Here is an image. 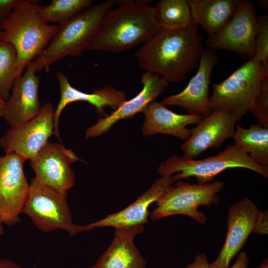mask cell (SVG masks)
<instances>
[{
    "instance_id": "1",
    "label": "cell",
    "mask_w": 268,
    "mask_h": 268,
    "mask_svg": "<svg viewBox=\"0 0 268 268\" xmlns=\"http://www.w3.org/2000/svg\"><path fill=\"white\" fill-rule=\"evenodd\" d=\"M203 50L198 25L160 27L135 53L139 67L168 82H179L199 65Z\"/></svg>"
},
{
    "instance_id": "2",
    "label": "cell",
    "mask_w": 268,
    "mask_h": 268,
    "mask_svg": "<svg viewBox=\"0 0 268 268\" xmlns=\"http://www.w3.org/2000/svg\"><path fill=\"white\" fill-rule=\"evenodd\" d=\"M148 1L124 0L109 10L87 50L119 53L144 42L160 27Z\"/></svg>"
},
{
    "instance_id": "3",
    "label": "cell",
    "mask_w": 268,
    "mask_h": 268,
    "mask_svg": "<svg viewBox=\"0 0 268 268\" xmlns=\"http://www.w3.org/2000/svg\"><path fill=\"white\" fill-rule=\"evenodd\" d=\"M41 6L33 0H16L11 14L0 22V40L12 45L16 52L18 78L45 50L57 28L40 17Z\"/></svg>"
},
{
    "instance_id": "4",
    "label": "cell",
    "mask_w": 268,
    "mask_h": 268,
    "mask_svg": "<svg viewBox=\"0 0 268 268\" xmlns=\"http://www.w3.org/2000/svg\"><path fill=\"white\" fill-rule=\"evenodd\" d=\"M117 3L108 0L89 7L57 25L55 32L43 52L33 61L36 73L66 57L81 55L96 35L108 11Z\"/></svg>"
},
{
    "instance_id": "5",
    "label": "cell",
    "mask_w": 268,
    "mask_h": 268,
    "mask_svg": "<svg viewBox=\"0 0 268 268\" xmlns=\"http://www.w3.org/2000/svg\"><path fill=\"white\" fill-rule=\"evenodd\" d=\"M233 168H246L268 178V167L256 164L248 154L232 144L217 155L201 160L173 155L161 163L157 172L161 176L175 175L177 181L195 177L198 184H203L223 171Z\"/></svg>"
},
{
    "instance_id": "6",
    "label": "cell",
    "mask_w": 268,
    "mask_h": 268,
    "mask_svg": "<svg viewBox=\"0 0 268 268\" xmlns=\"http://www.w3.org/2000/svg\"><path fill=\"white\" fill-rule=\"evenodd\" d=\"M266 77L268 74L261 63L255 57L248 59L225 80L212 85L209 97L212 110L231 111L239 122L250 112Z\"/></svg>"
},
{
    "instance_id": "7",
    "label": "cell",
    "mask_w": 268,
    "mask_h": 268,
    "mask_svg": "<svg viewBox=\"0 0 268 268\" xmlns=\"http://www.w3.org/2000/svg\"><path fill=\"white\" fill-rule=\"evenodd\" d=\"M23 213L27 214L35 227L44 232L62 229L70 236L80 232L74 224L67 201V192L44 184L35 177L30 182Z\"/></svg>"
},
{
    "instance_id": "8",
    "label": "cell",
    "mask_w": 268,
    "mask_h": 268,
    "mask_svg": "<svg viewBox=\"0 0 268 268\" xmlns=\"http://www.w3.org/2000/svg\"><path fill=\"white\" fill-rule=\"evenodd\" d=\"M224 186L220 181L203 184H190L178 180L157 201L156 206L150 212L153 220L164 218L174 215L189 216L201 224L206 222L204 213L199 211L201 205L210 207L218 204V194Z\"/></svg>"
},
{
    "instance_id": "9",
    "label": "cell",
    "mask_w": 268,
    "mask_h": 268,
    "mask_svg": "<svg viewBox=\"0 0 268 268\" xmlns=\"http://www.w3.org/2000/svg\"><path fill=\"white\" fill-rule=\"evenodd\" d=\"M257 17L253 2L241 0L225 27L218 33L208 37V48L230 51L248 60L255 57Z\"/></svg>"
},
{
    "instance_id": "10",
    "label": "cell",
    "mask_w": 268,
    "mask_h": 268,
    "mask_svg": "<svg viewBox=\"0 0 268 268\" xmlns=\"http://www.w3.org/2000/svg\"><path fill=\"white\" fill-rule=\"evenodd\" d=\"M54 110L50 102L44 103L36 117L10 128L0 137V147L6 153H15L32 159L54 134Z\"/></svg>"
},
{
    "instance_id": "11",
    "label": "cell",
    "mask_w": 268,
    "mask_h": 268,
    "mask_svg": "<svg viewBox=\"0 0 268 268\" xmlns=\"http://www.w3.org/2000/svg\"><path fill=\"white\" fill-rule=\"evenodd\" d=\"M26 160L15 153L0 156V217L8 226L20 221L28 196L30 185L23 170Z\"/></svg>"
},
{
    "instance_id": "12",
    "label": "cell",
    "mask_w": 268,
    "mask_h": 268,
    "mask_svg": "<svg viewBox=\"0 0 268 268\" xmlns=\"http://www.w3.org/2000/svg\"><path fill=\"white\" fill-rule=\"evenodd\" d=\"M80 160L61 142H48L30 160V166L39 181L67 192L75 183L74 173L70 165Z\"/></svg>"
},
{
    "instance_id": "13",
    "label": "cell",
    "mask_w": 268,
    "mask_h": 268,
    "mask_svg": "<svg viewBox=\"0 0 268 268\" xmlns=\"http://www.w3.org/2000/svg\"><path fill=\"white\" fill-rule=\"evenodd\" d=\"M218 61V57L213 49L202 51L199 68L187 86L181 92L164 98L161 103L165 105L178 106L189 114L205 117L212 109L209 97L211 75Z\"/></svg>"
},
{
    "instance_id": "14",
    "label": "cell",
    "mask_w": 268,
    "mask_h": 268,
    "mask_svg": "<svg viewBox=\"0 0 268 268\" xmlns=\"http://www.w3.org/2000/svg\"><path fill=\"white\" fill-rule=\"evenodd\" d=\"M238 122L231 111L212 109L191 129L190 137L181 145L183 156L196 159L209 148H219L225 140L233 137Z\"/></svg>"
},
{
    "instance_id": "15",
    "label": "cell",
    "mask_w": 268,
    "mask_h": 268,
    "mask_svg": "<svg viewBox=\"0 0 268 268\" xmlns=\"http://www.w3.org/2000/svg\"><path fill=\"white\" fill-rule=\"evenodd\" d=\"M261 211L250 199L245 198L231 205L227 216V231L221 251L210 268H227L253 232Z\"/></svg>"
},
{
    "instance_id": "16",
    "label": "cell",
    "mask_w": 268,
    "mask_h": 268,
    "mask_svg": "<svg viewBox=\"0 0 268 268\" xmlns=\"http://www.w3.org/2000/svg\"><path fill=\"white\" fill-rule=\"evenodd\" d=\"M177 180L175 175L161 176L155 179L151 186L125 208L84 226H80V232L96 228L113 227L115 228L143 225L148 222L149 206L166 192Z\"/></svg>"
},
{
    "instance_id": "17",
    "label": "cell",
    "mask_w": 268,
    "mask_h": 268,
    "mask_svg": "<svg viewBox=\"0 0 268 268\" xmlns=\"http://www.w3.org/2000/svg\"><path fill=\"white\" fill-rule=\"evenodd\" d=\"M142 88L134 97L127 100L109 115L98 120L85 132L86 138L99 136L107 132L117 122L143 113L147 106L167 88L168 82L158 74L149 72L141 76Z\"/></svg>"
},
{
    "instance_id": "18",
    "label": "cell",
    "mask_w": 268,
    "mask_h": 268,
    "mask_svg": "<svg viewBox=\"0 0 268 268\" xmlns=\"http://www.w3.org/2000/svg\"><path fill=\"white\" fill-rule=\"evenodd\" d=\"M32 62L17 78L5 101L3 117L10 128L18 126L36 117L42 106L39 96V78Z\"/></svg>"
},
{
    "instance_id": "19",
    "label": "cell",
    "mask_w": 268,
    "mask_h": 268,
    "mask_svg": "<svg viewBox=\"0 0 268 268\" xmlns=\"http://www.w3.org/2000/svg\"><path fill=\"white\" fill-rule=\"evenodd\" d=\"M60 89V98L59 103L54 110V135L61 140L59 131V118L64 109L69 103L75 102H88L95 107L100 116H106L104 111L106 107H109L114 110L126 101V93L121 90H117L109 85L101 88L95 89L92 93L80 91L70 84L67 77L63 72L57 73Z\"/></svg>"
},
{
    "instance_id": "20",
    "label": "cell",
    "mask_w": 268,
    "mask_h": 268,
    "mask_svg": "<svg viewBox=\"0 0 268 268\" xmlns=\"http://www.w3.org/2000/svg\"><path fill=\"white\" fill-rule=\"evenodd\" d=\"M143 225L115 228L109 247L90 268H146V261L134 244Z\"/></svg>"
},
{
    "instance_id": "21",
    "label": "cell",
    "mask_w": 268,
    "mask_h": 268,
    "mask_svg": "<svg viewBox=\"0 0 268 268\" xmlns=\"http://www.w3.org/2000/svg\"><path fill=\"white\" fill-rule=\"evenodd\" d=\"M145 120L142 132L145 136L165 134L176 136L186 141L191 135V124H198L203 117L196 114H179L168 109L156 100L150 103L143 113Z\"/></svg>"
},
{
    "instance_id": "22",
    "label": "cell",
    "mask_w": 268,
    "mask_h": 268,
    "mask_svg": "<svg viewBox=\"0 0 268 268\" xmlns=\"http://www.w3.org/2000/svg\"><path fill=\"white\" fill-rule=\"evenodd\" d=\"M241 0H187L194 22L208 36L220 32L235 12Z\"/></svg>"
},
{
    "instance_id": "23",
    "label": "cell",
    "mask_w": 268,
    "mask_h": 268,
    "mask_svg": "<svg viewBox=\"0 0 268 268\" xmlns=\"http://www.w3.org/2000/svg\"><path fill=\"white\" fill-rule=\"evenodd\" d=\"M234 145L260 165L268 167V128L260 124L245 129L236 125L233 137Z\"/></svg>"
},
{
    "instance_id": "24",
    "label": "cell",
    "mask_w": 268,
    "mask_h": 268,
    "mask_svg": "<svg viewBox=\"0 0 268 268\" xmlns=\"http://www.w3.org/2000/svg\"><path fill=\"white\" fill-rule=\"evenodd\" d=\"M154 9L160 27L175 28L195 23L187 0H161Z\"/></svg>"
},
{
    "instance_id": "25",
    "label": "cell",
    "mask_w": 268,
    "mask_h": 268,
    "mask_svg": "<svg viewBox=\"0 0 268 268\" xmlns=\"http://www.w3.org/2000/svg\"><path fill=\"white\" fill-rule=\"evenodd\" d=\"M91 0H53L41 6L38 15L45 22L63 23L92 5Z\"/></svg>"
},
{
    "instance_id": "26",
    "label": "cell",
    "mask_w": 268,
    "mask_h": 268,
    "mask_svg": "<svg viewBox=\"0 0 268 268\" xmlns=\"http://www.w3.org/2000/svg\"><path fill=\"white\" fill-rule=\"evenodd\" d=\"M16 51L10 44L0 40V97L6 101L18 78Z\"/></svg>"
},
{
    "instance_id": "27",
    "label": "cell",
    "mask_w": 268,
    "mask_h": 268,
    "mask_svg": "<svg viewBox=\"0 0 268 268\" xmlns=\"http://www.w3.org/2000/svg\"><path fill=\"white\" fill-rule=\"evenodd\" d=\"M257 34L255 41V57L261 63L263 69L268 74V16H258Z\"/></svg>"
},
{
    "instance_id": "28",
    "label": "cell",
    "mask_w": 268,
    "mask_h": 268,
    "mask_svg": "<svg viewBox=\"0 0 268 268\" xmlns=\"http://www.w3.org/2000/svg\"><path fill=\"white\" fill-rule=\"evenodd\" d=\"M262 126L268 128V77L264 78L260 92L250 111Z\"/></svg>"
},
{
    "instance_id": "29",
    "label": "cell",
    "mask_w": 268,
    "mask_h": 268,
    "mask_svg": "<svg viewBox=\"0 0 268 268\" xmlns=\"http://www.w3.org/2000/svg\"><path fill=\"white\" fill-rule=\"evenodd\" d=\"M254 232L256 234H267L268 233V210L261 211L256 222Z\"/></svg>"
},
{
    "instance_id": "30",
    "label": "cell",
    "mask_w": 268,
    "mask_h": 268,
    "mask_svg": "<svg viewBox=\"0 0 268 268\" xmlns=\"http://www.w3.org/2000/svg\"><path fill=\"white\" fill-rule=\"evenodd\" d=\"M16 0H0V22L12 12Z\"/></svg>"
},
{
    "instance_id": "31",
    "label": "cell",
    "mask_w": 268,
    "mask_h": 268,
    "mask_svg": "<svg viewBox=\"0 0 268 268\" xmlns=\"http://www.w3.org/2000/svg\"><path fill=\"white\" fill-rule=\"evenodd\" d=\"M185 268H210L206 255L201 253L197 255L194 261L188 264Z\"/></svg>"
},
{
    "instance_id": "32",
    "label": "cell",
    "mask_w": 268,
    "mask_h": 268,
    "mask_svg": "<svg viewBox=\"0 0 268 268\" xmlns=\"http://www.w3.org/2000/svg\"><path fill=\"white\" fill-rule=\"evenodd\" d=\"M248 262V257L247 253L245 251H242L239 254L234 265L227 268H246Z\"/></svg>"
},
{
    "instance_id": "33",
    "label": "cell",
    "mask_w": 268,
    "mask_h": 268,
    "mask_svg": "<svg viewBox=\"0 0 268 268\" xmlns=\"http://www.w3.org/2000/svg\"><path fill=\"white\" fill-rule=\"evenodd\" d=\"M0 268H21L19 265L7 258H0Z\"/></svg>"
},
{
    "instance_id": "34",
    "label": "cell",
    "mask_w": 268,
    "mask_h": 268,
    "mask_svg": "<svg viewBox=\"0 0 268 268\" xmlns=\"http://www.w3.org/2000/svg\"><path fill=\"white\" fill-rule=\"evenodd\" d=\"M5 107V101L0 97V118L3 117Z\"/></svg>"
},
{
    "instance_id": "35",
    "label": "cell",
    "mask_w": 268,
    "mask_h": 268,
    "mask_svg": "<svg viewBox=\"0 0 268 268\" xmlns=\"http://www.w3.org/2000/svg\"><path fill=\"white\" fill-rule=\"evenodd\" d=\"M257 268H268V259H267L262 265H261Z\"/></svg>"
},
{
    "instance_id": "36",
    "label": "cell",
    "mask_w": 268,
    "mask_h": 268,
    "mask_svg": "<svg viewBox=\"0 0 268 268\" xmlns=\"http://www.w3.org/2000/svg\"><path fill=\"white\" fill-rule=\"evenodd\" d=\"M2 221L0 217V236H1L3 233V228L2 226Z\"/></svg>"
},
{
    "instance_id": "37",
    "label": "cell",
    "mask_w": 268,
    "mask_h": 268,
    "mask_svg": "<svg viewBox=\"0 0 268 268\" xmlns=\"http://www.w3.org/2000/svg\"><path fill=\"white\" fill-rule=\"evenodd\" d=\"M261 2H259L261 6L262 7H264L265 8H266V6L268 7V4H266V0H261Z\"/></svg>"
},
{
    "instance_id": "38",
    "label": "cell",
    "mask_w": 268,
    "mask_h": 268,
    "mask_svg": "<svg viewBox=\"0 0 268 268\" xmlns=\"http://www.w3.org/2000/svg\"><path fill=\"white\" fill-rule=\"evenodd\" d=\"M0 34H1V29H0Z\"/></svg>"
}]
</instances>
